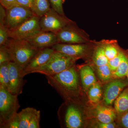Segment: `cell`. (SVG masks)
Instances as JSON below:
<instances>
[{"mask_svg":"<svg viewBox=\"0 0 128 128\" xmlns=\"http://www.w3.org/2000/svg\"><path fill=\"white\" fill-rule=\"evenodd\" d=\"M40 111L36 109L30 120L28 128H40Z\"/></svg>","mask_w":128,"mask_h":128,"instance_id":"cell-27","label":"cell"},{"mask_svg":"<svg viewBox=\"0 0 128 128\" xmlns=\"http://www.w3.org/2000/svg\"><path fill=\"white\" fill-rule=\"evenodd\" d=\"M9 38L8 29L6 26L0 24V46L5 45Z\"/></svg>","mask_w":128,"mask_h":128,"instance_id":"cell-28","label":"cell"},{"mask_svg":"<svg viewBox=\"0 0 128 128\" xmlns=\"http://www.w3.org/2000/svg\"><path fill=\"white\" fill-rule=\"evenodd\" d=\"M97 127L99 128H116L115 124L113 122L109 123H104L99 122L98 123Z\"/></svg>","mask_w":128,"mask_h":128,"instance_id":"cell-35","label":"cell"},{"mask_svg":"<svg viewBox=\"0 0 128 128\" xmlns=\"http://www.w3.org/2000/svg\"><path fill=\"white\" fill-rule=\"evenodd\" d=\"M120 124L123 128H128V111L121 116Z\"/></svg>","mask_w":128,"mask_h":128,"instance_id":"cell-34","label":"cell"},{"mask_svg":"<svg viewBox=\"0 0 128 128\" xmlns=\"http://www.w3.org/2000/svg\"><path fill=\"white\" fill-rule=\"evenodd\" d=\"M18 96L12 94L0 86V125L18 112L20 106Z\"/></svg>","mask_w":128,"mask_h":128,"instance_id":"cell-5","label":"cell"},{"mask_svg":"<svg viewBox=\"0 0 128 128\" xmlns=\"http://www.w3.org/2000/svg\"><path fill=\"white\" fill-rule=\"evenodd\" d=\"M128 86V82L118 80L112 81L106 85L104 94V98L106 105H112L119 96L123 89Z\"/></svg>","mask_w":128,"mask_h":128,"instance_id":"cell-14","label":"cell"},{"mask_svg":"<svg viewBox=\"0 0 128 128\" xmlns=\"http://www.w3.org/2000/svg\"><path fill=\"white\" fill-rule=\"evenodd\" d=\"M96 70L98 77L102 81H106L111 79L112 73L107 65L96 66Z\"/></svg>","mask_w":128,"mask_h":128,"instance_id":"cell-25","label":"cell"},{"mask_svg":"<svg viewBox=\"0 0 128 128\" xmlns=\"http://www.w3.org/2000/svg\"><path fill=\"white\" fill-rule=\"evenodd\" d=\"M34 1V0H17V3L24 7L29 8L32 10Z\"/></svg>","mask_w":128,"mask_h":128,"instance_id":"cell-31","label":"cell"},{"mask_svg":"<svg viewBox=\"0 0 128 128\" xmlns=\"http://www.w3.org/2000/svg\"><path fill=\"white\" fill-rule=\"evenodd\" d=\"M9 88L8 91L14 95L19 96L22 93L24 86L26 82L24 80L22 71L14 62H9Z\"/></svg>","mask_w":128,"mask_h":128,"instance_id":"cell-11","label":"cell"},{"mask_svg":"<svg viewBox=\"0 0 128 128\" xmlns=\"http://www.w3.org/2000/svg\"><path fill=\"white\" fill-rule=\"evenodd\" d=\"M40 18L34 15L20 25L8 29L9 38L26 40L42 31L40 24Z\"/></svg>","mask_w":128,"mask_h":128,"instance_id":"cell-7","label":"cell"},{"mask_svg":"<svg viewBox=\"0 0 128 128\" xmlns=\"http://www.w3.org/2000/svg\"><path fill=\"white\" fill-rule=\"evenodd\" d=\"M45 76L49 84L64 98H68L78 94L80 75L75 64L58 74Z\"/></svg>","mask_w":128,"mask_h":128,"instance_id":"cell-1","label":"cell"},{"mask_svg":"<svg viewBox=\"0 0 128 128\" xmlns=\"http://www.w3.org/2000/svg\"><path fill=\"white\" fill-rule=\"evenodd\" d=\"M26 40L33 46L40 49L52 47L59 43L57 35L55 34L42 31Z\"/></svg>","mask_w":128,"mask_h":128,"instance_id":"cell-13","label":"cell"},{"mask_svg":"<svg viewBox=\"0 0 128 128\" xmlns=\"http://www.w3.org/2000/svg\"><path fill=\"white\" fill-rule=\"evenodd\" d=\"M6 25L8 29L18 26L35 15L31 9L16 4L6 9Z\"/></svg>","mask_w":128,"mask_h":128,"instance_id":"cell-10","label":"cell"},{"mask_svg":"<svg viewBox=\"0 0 128 128\" xmlns=\"http://www.w3.org/2000/svg\"><path fill=\"white\" fill-rule=\"evenodd\" d=\"M78 71L82 88L87 92L92 86L97 82L94 71L92 67L87 65L80 66Z\"/></svg>","mask_w":128,"mask_h":128,"instance_id":"cell-15","label":"cell"},{"mask_svg":"<svg viewBox=\"0 0 128 128\" xmlns=\"http://www.w3.org/2000/svg\"><path fill=\"white\" fill-rule=\"evenodd\" d=\"M54 51L52 47L40 49L24 69L22 73V76L24 77L44 65L48 60Z\"/></svg>","mask_w":128,"mask_h":128,"instance_id":"cell-12","label":"cell"},{"mask_svg":"<svg viewBox=\"0 0 128 128\" xmlns=\"http://www.w3.org/2000/svg\"><path fill=\"white\" fill-rule=\"evenodd\" d=\"M35 110L33 108L28 107L18 112L19 128H28L30 120Z\"/></svg>","mask_w":128,"mask_h":128,"instance_id":"cell-21","label":"cell"},{"mask_svg":"<svg viewBox=\"0 0 128 128\" xmlns=\"http://www.w3.org/2000/svg\"><path fill=\"white\" fill-rule=\"evenodd\" d=\"M76 104L68 102L60 107L58 116L61 127L67 128H82L83 124L81 110Z\"/></svg>","mask_w":128,"mask_h":128,"instance_id":"cell-4","label":"cell"},{"mask_svg":"<svg viewBox=\"0 0 128 128\" xmlns=\"http://www.w3.org/2000/svg\"><path fill=\"white\" fill-rule=\"evenodd\" d=\"M59 42L67 44L87 43L91 42L89 34L73 21L56 34Z\"/></svg>","mask_w":128,"mask_h":128,"instance_id":"cell-6","label":"cell"},{"mask_svg":"<svg viewBox=\"0 0 128 128\" xmlns=\"http://www.w3.org/2000/svg\"><path fill=\"white\" fill-rule=\"evenodd\" d=\"M78 60L55 50L46 64L32 73H40L45 76L54 75L73 66Z\"/></svg>","mask_w":128,"mask_h":128,"instance_id":"cell-3","label":"cell"},{"mask_svg":"<svg viewBox=\"0 0 128 128\" xmlns=\"http://www.w3.org/2000/svg\"><path fill=\"white\" fill-rule=\"evenodd\" d=\"M128 71V50H125L123 58L116 70L112 73V76L116 78L126 76Z\"/></svg>","mask_w":128,"mask_h":128,"instance_id":"cell-22","label":"cell"},{"mask_svg":"<svg viewBox=\"0 0 128 128\" xmlns=\"http://www.w3.org/2000/svg\"><path fill=\"white\" fill-rule=\"evenodd\" d=\"M104 52L108 60L114 58L119 54L120 48L116 40H103Z\"/></svg>","mask_w":128,"mask_h":128,"instance_id":"cell-19","label":"cell"},{"mask_svg":"<svg viewBox=\"0 0 128 128\" xmlns=\"http://www.w3.org/2000/svg\"><path fill=\"white\" fill-rule=\"evenodd\" d=\"M125 50L121 49L119 54L116 57L109 60L108 65L112 72H114L119 66L123 58Z\"/></svg>","mask_w":128,"mask_h":128,"instance_id":"cell-26","label":"cell"},{"mask_svg":"<svg viewBox=\"0 0 128 128\" xmlns=\"http://www.w3.org/2000/svg\"><path fill=\"white\" fill-rule=\"evenodd\" d=\"M96 118L104 123L113 122L116 118V113L112 108L98 105L96 109Z\"/></svg>","mask_w":128,"mask_h":128,"instance_id":"cell-16","label":"cell"},{"mask_svg":"<svg viewBox=\"0 0 128 128\" xmlns=\"http://www.w3.org/2000/svg\"><path fill=\"white\" fill-rule=\"evenodd\" d=\"M88 91L90 101L93 103L98 102L102 96V90L100 84L96 82L90 88Z\"/></svg>","mask_w":128,"mask_h":128,"instance_id":"cell-24","label":"cell"},{"mask_svg":"<svg viewBox=\"0 0 128 128\" xmlns=\"http://www.w3.org/2000/svg\"><path fill=\"white\" fill-rule=\"evenodd\" d=\"M50 5L49 0H34L32 10L40 18L50 10Z\"/></svg>","mask_w":128,"mask_h":128,"instance_id":"cell-20","label":"cell"},{"mask_svg":"<svg viewBox=\"0 0 128 128\" xmlns=\"http://www.w3.org/2000/svg\"><path fill=\"white\" fill-rule=\"evenodd\" d=\"M92 60L96 66H102L108 64L109 60L104 52L102 40L96 42L92 54Z\"/></svg>","mask_w":128,"mask_h":128,"instance_id":"cell-17","label":"cell"},{"mask_svg":"<svg viewBox=\"0 0 128 128\" xmlns=\"http://www.w3.org/2000/svg\"><path fill=\"white\" fill-rule=\"evenodd\" d=\"M73 21L64 15H60L52 8L40 17V24L42 31L56 34Z\"/></svg>","mask_w":128,"mask_h":128,"instance_id":"cell-8","label":"cell"},{"mask_svg":"<svg viewBox=\"0 0 128 128\" xmlns=\"http://www.w3.org/2000/svg\"><path fill=\"white\" fill-rule=\"evenodd\" d=\"M6 9L0 4V24H4L6 25Z\"/></svg>","mask_w":128,"mask_h":128,"instance_id":"cell-33","label":"cell"},{"mask_svg":"<svg viewBox=\"0 0 128 128\" xmlns=\"http://www.w3.org/2000/svg\"><path fill=\"white\" fill-rule=\"evenodd\" d=\"M11 61L10 56L4 46H0V65Z\"/></svg>","mask_w":128,"mask_h":128,"instance_id":"cell-30","label":"cell"},{"mask_svg":"<svg viewBox=\"0 0 128 128\" xmlns=\"http://www.w3.org/2000/svg\"><path fill=\"white\" fill-rule=\"evenodd\" d=\"M126 76H127V78H128V73H127V75H126Z\"/></svg>","mask_w":128,"mask_h":128,"instance_id":"cell-36","label":"cell"},{"mask_svg":"<svg viewBox=\"0 0 128 128\" xmlns=\"http://www.w3.org/2000/svg\"><path fill=\"white\" fill-rule=\"evenodd\" d=\"M9 62L0 65V86L8 91L9 88Z\"/></svg>","mask_w":128,"mask_h":128,"instance_id":"cell-23","label":"cell"},{"mask_svg":"<svg viewBox=\"0 0 128 128\" xmlns=\"http://www.w3.org/2000/svg\"><path fill=\"white\" fill-rule=\"evenodd\" d=\"M4 47L9 53L11 61L16 64L23 72L33 57L40 49L26 40L9 38Z\"/></svg>","mask_w":128,"mask_h":128,"instance_id":"cell-2","label":"cell"},{"mask_svg":"<svg viewBox=\"0 0 128 128\" xmlns=\"http://www.w3.org/2000/svg\"><path fill=\"white\" fill-rule=\"evenodd\" d=\"M115 111L120 116L128 111V87L120 93L114 101Z\"/></svg>","mask_w":128,"mask_h":128,"instance_id":"cell-18","label":"cell"},{"mask_svg":"<svg viewBox=\"0 0 128 128\" xmlns=\"http://www.w3.org/2000/svg\"><path fill=\"white\" fill-rule=\"evenodd\" d=\"M51 8L59 14L64 16L63 5L65 0H49Z\"/></svg>","mask_w":128,"mask_h":128,"instance_id":"cell-29","label":"cell"},{"mask_svg":"<svg viewBox=\"0 0 128 128\" xmlns=\"http://www.w3.org/2000/svg\"><path fill=\"white\" fill-rule=\"evenodd\" d=\"M96 41L92 40L87 43L67 44L59 43L52 46L56 51L65 54L79 59L87 56L89 51L95 47Z\"/></svg>","mask_w":128,"mask_h":128,"instance_id":"cell-9","label":"cell"},{"mask_svg":"<svg viewBox=\"0 0 128 128\" xmlns=\"http://www.w3.org/2000/svg\"><path fill=\"white\" fill-rule=\"evenodd\" d=\"M0 4L7 9L17 4V0H0Z\"/></svg>","mask_w":128,"mask_h":128,"instance_id":"cell-32","label":"cell"}]
</instances>
